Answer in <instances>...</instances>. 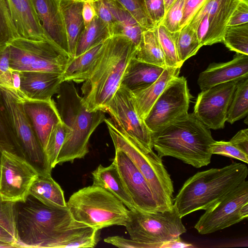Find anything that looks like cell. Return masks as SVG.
Here are the masks:
<instances>
[{
    "instance_id": "obj_1",
    "label": "cell",
    "mask_w": 248,
    "mask_h": 248,
    "mask_svg": "<svg viewBox=\"0 0 248 248\" xmlns=\"http://www.w3.org/2000/svg\"><path fill=\"white\" fill-rule=\"evenodd\" d=\"M16 247L93 248L95 229L75 221L67 206L51 208L29 196L16 203Z\"/></svg>"
},
{
    "instance_id": "obj_2",
    "label": "cell",
    "mask_w": 248,
    "mask_h": 248,
    "mask_svg": "<svg viewBox=\"0 0 248 248\" xmlns=\"http://www.w3.org/2000/svg\"><path fill=\"white\" fill-rule=\"evenodd\" d=\"M137 52L132 42L123 35H112L104 42L96 65L81 88L82 100L89 111H105Z\"/></svg>"
},
{
    "instance_id": "obj_3",
    "label": "cell",
    "mask_w": 248,
    "mask_h": 248,
    "mask_svg": "<svg viewBox=\"0 0 248 248\" xmlns=\"http://www.w3.org/2000/svg\"><path fill=\"white\" fill-rule=\"evenodd\" d=\"M152 145L160 157L171 156L200 168L211 162L215 140L210 129L187 113L152 133Z\"/></svg>"
},
{
    "instance_id": "obj_4",
    "label": "cell",
    "mask_w": 248,
    "mask_h": 248,
    "mask_svg": "<svg viewBox=\"0 0 248 248\" xmlns=\"http://www.w3.org/2000/svg\"><path fill=\"white\" fill-rule=\"evenodd\" d=\"M58 94V109L66 129L56 160L57 165H61L84 157L90 137L106 118L102 110H88L72 82H62Z\"/></svg>"
},
{
    "instance_id": "obj_5",
    "label": "cell",
    "mask_w": 248,
    "mask_h": 248,
    "mask_svg": "<svg viewBox=\"0 0 248 248\" xmlns=\"http://www.w3.org/2000/svg\"><path fill=\"white\" fill-rule=\"evenodd\" d=\"M248 174L247 166L236 162L198 172L185 182L173 200V205L182 217L205 210L245 181Z\"/></svg>"
},
{
    "instance_id": "obj_6",
    "label": "cell",
    "mask_w": 248,
    "mask_h": 248,
    "mask_svg": "<svg viewBox=\"0 0 248 248\" xmlns=\"http://www.w3.org/2000/svg\"><path fill=\"white\" fill-rule=\"evenodd\" d=\"M115 149L124 152L133 162L146 180L161 211L173 205V182L162 160L154 151H144L125 135L111 118L104 120Z\"/></svg>"
},
{
    "instance_id": "obj_7",
    "label": "cell",
    "mask_w": 248,
    "mask_h": 248,
    "mask_svg": "<svg viewBox=\"0 0 248 248\" xmlns=\"http://www.w3.org/2000/svg\"><path fill=\"white\" fill-rule=\"evenodd\" d=\"M75 221L96 230L126 223L129 209L107 190L92 185L74 193L66 202Z\"/></svg>"
},
{
    "instance_id": "obj_8",
    "label": "cell",
    "mask_w": 248,
    "mask_h": 248,
    "mask_svg": "<svg viewBox=\"0 0 248 248\" xmlns=\"http://www.w3.org/2000/svg\"><path fill=\"white\" fill-rule=\"evenodd\" d=\"M182 218L173 205L170 209L154 212L135 209L129 210L124 227L130 238L145 248H163L165 243L180 239L186 232Z\"/></svg>"
},
{
    "instance_id": "obj_9",
    "label": "cell",
    "mask_w": 248,
    "mask_h": 248,
    "mask_svg": "<svg viewBox=\"0 0 248 248\" xmlns=\"http://www.w3.org/2000/svg\"><path fill=\"white\" fill-rule=\"evenodd\" d=\"M8 45L10 68L17 71H41L62 73L70 58L48 39L18 37Z\"/></svg>"
},
{
    "instance_id": "obj_10",
    "label": "cell",
    "mask_w": 248,
    "mask_h": 248,
    "mask_svg": "<svg viewBox=\"0 0 248 248\" xmlns=\"http://www.w3.org/2000/svg\"><path fill=\"white\" fill-rule=\"evenodd\" d=\"M0 96L10 116L24 159L39 174L51 175L52 169L26 115L19 92L0 85Z\"/></svg>"
},
{
    "instance_id": "obj_11",
    "label": "cell",
    "mask_w": 248,
    "mask_h": 248,
    "mask_svg": "<svg viewBox=\"0 0 248 248\" xmlns=\"http://www.w3.org/2000/svg\"><path fill=\"white\" fill-rule=\"evenodd\" d=\"M248 217V181L245 180L205 210L194 226L201 234L225 229Z\"/></svg>"
},
{
    "instance_id": "obj_12",
    "label": "cell",
    "mask_w": 248,
    "mask_h": 248,
    "mask_svg": "<svg viewBox=\"0 0 248 248\" xmlns=\"http://www.w3.org/2000/svg\"><path fill=\"white\" fill-rule=\"evenodd\" d=\"M190 94L187 80L176 77L168 83L154 104L144 122L152 132L188 113Z\"/></svg>"
},
{
    "instance_id": "obj_13",
    "label": "cell",
    "mask_w": 248,
    "mask_h": 248,
    "mask_svg": "<svg viewBox=\"0 0 248 248\" xmlns=\"http://www.w3.org/2000/svg\"><path fill=\"white\" fill-rule=\"evenodd\" d=\"M105 111L109 114L123 132L144 151L153 150L152 132L138 114L130 91L121 85L106 106Z\"/></svg>"
},
{
    "instance_id": "obj_14",
    "label": "cell",
    "mask_w": 248,
    "mask_h": 248,
    "mask_svg": "<svg viewBox=\"0 0 248 248\" xmlns=\"http://www.w3.org/2000/svg\"><path fill=\"white\" fill-rule=\"evenodd\" d=\"M39 175L24 158L3 151L0 176V195L3 200L24 202Z\"/></svg>"
},
{
    "instance_id": "obj_15",
    "label": "cell",
    "mask_w": 248,
    "mask_h": 248,
    "mask_svg": "<svg viewBox=\"0 0 248 248\" xmlns=\"http://www.w3.org/2000/svg\"><path fill=\"white\" fill-rule=\"evenodd\" d=\"M241 79L217 85L199 93L193 113L208 128H224L233 93Z\"/></svg>"
},
{
    "instance_id": "obj_16",
    "label": "cell",
    "mask_w": 248,
    "mask_h": 248,
    "mask_svg": "<svg viewBox=\"0 0 248 248\" xmlns=\"http://www.w3.org/2000/svg\"><path fill=\"white\" fill-rule=\"evenodd\" d=\"M136 209L144 212L161 211L142 173L122 151L115 149L113 160Z\"/></svg>"
},
{
    "instance_id": "obj_17",
    "label": "cell",
    "mask_w": 248,
    "mask_h": 248,
    "mask_svg": "<svg viewBox=\"0 0 248 248\" xmlns=\"http://www.w3.org/2000/svg\"><path fill=\"white\" fill-rule=\"evenodd\" d=\"M18 92L22 98L26 115L45 151L53 128L62 122L59 109L52 98L48 100H33Z\"/></svg>"
},
{
    "instance_id": "obj_18",
    "label": "cell",
    "mask_w": 248,
    "mask_h": 248,
    "mask_svg": "<svg viewBox=\"0 0 248 248\" xmlns=\"http://www.w3.org/2000/svg\"><path fill=\"white\" fill-rule=\"evenodd\" d=\"M60 1L61 0H32L46 38L69 55Z\"/></svg>"
},
{
    "instance_id": "obj_19",
    "label": "cell",
    "mask_w": 248,
    "mask_h": 248,
    "mask_svg": "<svg viewBox=\"0 0 248 248\" xmlns=\"http://www.w3.org/2000/svg\"><path fill=\"white\" fill-rule=\"evenodd\" d=\"M246 77H248V55L236 53L230 61L210 64L200 74L197 83L202 91Z\"/></svg>"
},
{
    "instance_id": "obj_20",
    "label": "cell",
    "mask_w": 248,
    "mask_h": 248,
    "mask_svg": "<svg viewBox=\"0 0 248 248\" xmlns=\"http://www.w3.org/2000/svg\"><path fill=\"white\" fill-rule=\"evenodd\" d=\"M19 92L33 100H48L58 94L62 82V74L41 71H19Z\"/></svg>"
},
{
    "instance_id": "obj_21",
    "label": "cell",
    "mask_w": 248,
    "mask_h": 248,
    "mask_svg": "<svg viewBox=\"0 0 248 248\" xmlns=\"http://www.w3.org/2000/svg\"><path fill=\"white\" fill-rule=\"evenodd\" d=\"M11 18L19 37L47 39L35 11L32 0H8Z\"/></svg>"
},
{
    "instance_id": "obj_22",
    "label": "cell",
    "mask_w": 248,
    "mask_h": 248,
    "mask_svg": "<svg viewBox=\"0 0 248 248\" xmlns=\"http://www.w3.org/2000/svg\"><path fill=\"white\" fill-rule=\"evenodd\" d=\"M164 69L159 66L140 61L135 57L128 64L121 85L132 93L139 91L155 81Z\"/></svg>"
},
{
    "instance_id": "obj_23",
    "label": "cell",
    "mask_w": 248,
    "mask_h": 248,
    "mask_svg": "<svg viewBox=\"0 0 248 248\" xmlns=\"http://www.w3.org/2000/svg\"><path fill=\"white\" fill-rule=\"evenodd\" d=\"M180 68L167 67L153 83L141 90L131 92L136 108L141 119L144 120L170 81L179 76Z\"/></svg>"
},
{
    "instance_id": "obj_24",
    "label": "cell",
    "mask_w": 248,
    "mask_h": 248,
    "mask_svg": "<svg viewBox=\"0 0 248 248\" xmlns=\"http://www.w3.org/2000/svg\"><path fill=\"white\" fill-rule=\"evenodd\" d=\"M84 0H61L60 1L70 59L75 57L78 38L85 28L82 14Z\"/></svg>"
},
{
    "instance_id": "obj_25",
    "label": "cell",
    "mask_w": 248,
    "mask_h": 248,
    "mask_svg": "<svg viewBox=\"0 0 248 248\" xmlns=\"http://www.w3.org/2000/svg\"><path fill=\"white\" fill-rule=\"evenodd\" d=\"M93 185L103 188L118 198L129 210L135 209L133 202L122 182L114 161L107 167L99 165L92 172Z\"/></svg>"
},
{
    "instance_id": "obj_26",
    "label": "cell",
    "mask_w": 248,
    "mask_h": 248,
    "mask_svg": "<svg viewBox=\"0 0 248 248\" xmlns=\"http://www.w3.org/2000/svg\"><path fill=\"white\" fill-rule=\"evenodd\" d=\"M240 0H214L208 15V31L204 46L222 42L229 19Z\"/></svg>"
},
{
    "instance_id": "obj_27",
    "label": "cell",
    "mask_w": 248,
    "mask_h": 248,
    "mask_svg": "<svg viewBox=\"0 0 248 248\" xmlns=\"http://www.w3.org/2000/svg\"><path fill=\"white\" fill-rule=\"evenodd\" d=\"M103 43L99 44L80 55L71 59L62 73V82L81 83L87 80L96 65Z\"/></svg>"
},
{
    "instance_id": "obj_28",
    "label": "cell",
    "mask_w": 248,
    "mask_h": 248,
    "mask_svg": "<svg viewBox=\"0 0 248 248\" xmlns=\"http://www.w3.org/2000/svg\"><path fill=\"white\" fill-rule=\"evenodd\" d=\"M30 195L49 207L66 206L63 191L51 175L39 174L31 186Z\"/></svg>"
},
{
    "instance_id": "obj_29",
    "label": "cell",
    "mask_w": 248,
    "mask_h": 248,
    "mask_svg": "<svg viewBox=\"0 0 248 248\" xmlns=\"http://www.w3.org/2000/svg\"><path fill=\"white\" fill-rule=\"evenodd\" d=\"M135 58L150 64L166 68L165 59L157 36L155 27L143 31Z\"/></svg>"
},
{
    "instance_id": "obj_30",
    "label": "cell",
    "mask_w": 248,
    "mask_h": 248,
    "mask_svg": "<svg viewBox=\"0 0 248 248\" xmlns=\"http://www.w3.org/2000/svg\"><path fill=\"white\" fill-rule=\"evenodd\" d=\"M111 36L106 25L96 15L80 34L76 46L75 57L80 55L99 44L103 43Z\"/></svg>"
},
{
    "instance_id": "obj_31",
    "label": "cell",
    "mask_w": 248,
    "mask_h": 248,
    "mask_svg": "<svg viewBox=\"0 0 248 248\" xmlns=\"http://www.w3.org/2000/svg\"><path fill=\"white\" fill-rule=\"evenodd\" d=\"M177 54L179 63L194 56L202 46L197 36L196 31L186 25L179 31L174 32Z\"/></svg>"
},
{
    "instance_id": "obj_32",
    "label": "cell",
    "mask_w": 248,
    "mask_h": 248,
    "mask_svg": "<svg viewBox=\"0 0 248 248\" xmlns=\"http://www.w3.org/2000/svg\"><path fill=\"white\" fill-rule=\"evenodd\" d=\"M0 149L24 158L10 116L0 96Z\"/></svg>"
},
{
    "instance_id": "obj_33",
    "label": "cell",
    "mask_w": 248,
    "mask_h": 248,
    "mask_svg": "<svg viewBox=\"0 0 248 248\" xmlns=\"http://www.w3.org/2000/svg\"><path fill=\"white\" fill-rule=\"evenodd\" d=\"M248 113V77H246L236 85L229 107L226 122L232 124L247 116Z\"/></svg>"
},
{
    "instance_id": "obj_34",
    "label": "cell",
    "mask_w": 248,
    "mask_h": 248,
    "mask_svg": "<svg viewBox=\"0 0 248 248\" xmlns=\"http://www.w3.org/2000/svg\"><path fill=\"white\" fill-rule=\"evenodd\" d=\"M222 42L230 50L248 55V23L227 26Z\"/></svg>"
},
{
    "instance_id": "obj_35",
    "label": "cell",
    "mask_w": 248,
    "mask_h": 248,
    "mask_svg": "<svg viewBox=\"0 0 248 248\" xmlns=\"http://www.w3.org/2000/svg\"><path fill=\"white\" fill-rule=\"evenodd\" d=\"M158 39L163 52L167 67H180L175 45L174 32L160 24L155 27Z\"/></svg>"
},
{
    "instance_id": "obj_36",
    "label": "cell",
    "mask_w": 248,
    "mask_h": 248,
    "mask_svg": "<svg viewBox=\"0 0 248 248\" xmlns=\"http://www.w3.org/2000/svg\"><path fill=\"white\" fill-rule=\"evenodd\" d=\"M65 134V127L62 122L53 128L49 135L45 152L52 169L57 165V158L64 142Z\"/></svg>"
},
{
    "instance_id": "obj_37",
    "label": "cell",
    "mask_w": 248,
    "mask_h": 248,
    "mask_svg": "<svg viewBox=\"0 0 248 248\" xmlns=\"http://www.w3.org/2000/svg\"><path fill=\"white\" fill-rule=\"evenodd\" d=\"M144 29L155 28L147 11L145 0H116Z\"/></svg>"
},
{
    "instance_id": "obj_38",
    "label": "cell",
    "mask_w": 248,
    "mask_h": 248,
    "mask_svg": "<svg viewBox=\"0 0 248 248\" xmlns=\"http://www.w3.org/2000/svg\"><path fill=\"white\" fill-rule=\"evenodd\" d=\"M16 203L3 200L0 195V225L7 230L17 241Z\"/></svg>"
},
{
    "instance_id": "obj_39",
    "label": "cell",
    "mask_w": 248,
    "mask_h": 248,
    "mask_svg": "<svg viewBox=\"0 0 248 248\" xmlns=\"http://www.w3.org/2000/svg\"><path fill=\"white\" fill-rule=\"evenodd\" d=\"M186 0H175L165 13L161 24L171 32L180 31Z\"/></svg>"
},
{
    "instance_id": "obj_40",
    "label": "cell",
    "mask_w": 248,
    "mask_h": 248,
    "mask_svg": "<svg viewBox=\"0 0 248 248\" xmlns=\"http://www.w3.org/2000/svg\"><path fill=\"white\" fill-rule=\"evenodd\" d=\"M211 151L212 155L227 156L248 163V155L230 141L215 140L211 145Z\"/></svg>"
},
{
    "instance_id": "obj_41",
    "label": "cell",
    "mask_w": 248,
    "mask_h": 248,
    "mask_svg": "<svg viewBox=\"0 0 248 248\" xmlns=\"http://www.w3.org/2000/svg\"><path fill=\"white\" fill-rule=\"evenodd\" d=\"M18 37L7 11L0 1V46Z\"/></svg>"
},
{
    "instance_id": "obj_42",
    "label": "cell",
    "mask_w": 248,
    "mask_h": 248,
    "mask_svg": "<svg viewBox=\"0 0 248 248\" xmlns=\"http://www.w3.org/2000/svg\"><path fill=\"white\" fill-rule=\"evenodd\" d=\"M10 52L7 44L0 46V85L13 88L12 70L10 66Z\"/></svg>"
},
{
    "instance_id": "obj_43",
    "label": "cell",
    "mask_w": 248,
    "mask_h": 248,
    "mask_svg": "<svg viewBox=\"0 0 248 248\" xmlns=\"http://www.w3.org/2000/svg\"><path fill=\"white\" fill-rule=\"evenodd\" d=\"M148 15L155 27L160 24L165 14L164 0H145Z\"/></svg>"
},
{
    "instance_id": "obj_44",
    "label": "cell",
    "mask_w": 248,
    "mask_h": 248,
    "mask_svg": "<svg viewBox=\"0 0 248 248\" xmlns=\"http://www.w3.org/2000/svg\"><path fill=\"white\" fill-rule=\"evenodd\" d=\"M96 15L105 23L111 36L116 25V21L104 0H94Z\"/></svg>"
},
{
    "instance_id": "obj_45",
    "label": "cell",
    "mask_w": 248,
    "mask_h": 248,
    "mask_svg": "<svg viewBox=\"0 0 248 248\" xmlns=\"http://www.w3.org/2000/svg\"><path fill=\"white\" fill-rule=\"evenodd\" d=\"M248 23V0H240L232 12L227 26Z\"/></svg>"
},
{
    "instance_id": "obj_46",
    "label": "cell",
    "mask_w": 248,
    "mask_h": 248,
    "mask_svg": "<svg viewBox=\"0 0 248 248\" xmlns=\"http://www.w3.org/2000/svg\"><path fill=\"white\" fill-rule=\"evenodd\" d=\"M206 0H186L180 30L188 25Z\"/></svg>"
},
{
    "instance_id": "obj_47",
    "label": "cell",
    "mask_w": 248,
    "mask_h": 248,
    "mask_svg": "<svg viewBox=\"0 0 248 248\" xmlns=\"http://www.w3.org/2000/svg\"><path fill=\"white\" fill-rule=\"evenodd\" d=\"M104 241L118 248H145L144 245L141 243L119 236H109L105 238Z\"/></svg>"
},
{
    "instance_id": "obj_48",
    "label": "cell",
    "mask_w": 248,
    "mask_h": 248,
    "mask_svg": "<svg viewBox=\"0 0 248 248\" xmlns=\"http://www.w3.org/2000/svg\"><path fill=\"white\" fill-rule=\"evenodd\" d=\"M214 0H206L194 16L188 25L196 31L198 25L203 18L206 15L209 14Z\"/></svg>"
},
{
    "instance_id": "obj_49",
    "label": "cell",
    "mask_w": 248,
    "mask_h": 248,
    "mask_svg": "<svg viewBox=\"0 0 248 248\" xmlns=\"http://www.w3.org/2000/svg\"><path fill=\"white\" fill-rule=\"evenodd\" d=\"M242 151L248 155V129L239 131L229 141Z\"/></svg>"
},
{
    "instance_id": "obj_50",
    "label": "cell",
    "mask_w": 248,
    "mask_h": 248,
    "mask_svg": "<svg viewBox=\"0 0 248 248\" xmlns=\"http://www.w3.org/2000/svg\"><path fill=\"white\" fill-rule=\"evenodd\" d=\"M82 14L84 26L86 27L96 16L94 5V0H84Z\"/></svg>"
},
{
    "instance_id": "obj_51",
    "label": "cell",
    "mask_w": 248,
    "mask_h": 248,
    "mask_svg": "<svg viewBox=\"0 0 248 248\" xmlns=\"http://www.w3.org/2000/svg\"><path fill=\"white\" fill-rule=\"evenodd\" d=\"M17 241L4 228L0 225V247H16Z\"/></svg>"
},
{
    "instance_id": "obj_52",
    "label": "cell",
    "mask_w": 248,
    "mask_h": 248,
    "mask_svg": "<svg viewBox=\"0 0 248 248\" xmlns=\"http://www.w3.org/2000/svg\"><path fill=\"white\" fill-rule=\"evenodd\" d=\"M208 15H206L202 19L196 30L198 38L201 44L205 45L208 31Z\"/></svg>"
},
{
    "instance_id": "obj_53",
    "label": "cell",
    "mask_w": 248,
    "mask_h": 248,
    "mask_svg": "<svg viewBox=\"0 0 248 248\" xmlns=\"http://www.w3.org/2000/svg\"><path fill=\"white\" fill-rule=\"evenodd\" d=\"M0 1L2 3V4L3 5L4 7L7 11V12L11 17L10 10V7H9L8 0H0Z\"/></svg>"
},
{
    "instance_id": "obj_54",
    "label": "cell",
    "mask_w": 248,
    "mask_h": 248,
    "mask_svg": "<svg viewBox=\"0 0 248 248\" xmlns=\"http://www.w3.org/2000/svg\"><path fill=\"white\" fill-rule=\"evenodd\" d=\"M175 0H164L165 7V13L168 11Z\"/></svg>"
},
{
    "instance_id": "obj_55",
    "label": "cell",
    "mask_w": 248,
    "mask_h": 248,
    "mask_svg": "<svg viewBox=\"0 0 248 248\" xmlns=\"http://www.w3.org/2000/svg\"><path fill=\"white\" fill-rule=\"evenodd\" d=\"M2 153V151L0 149V172H1Z\"/></svg>"
}]
</instances>
